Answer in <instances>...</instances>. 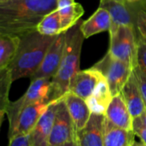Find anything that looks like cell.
<instances>
[{"instance_id":"1","label":"cell","mask_w":146,"mask_h":146,"mask_svg":"<svg viewBox=\"0 0 146 146\" xmlns=\"http://www.w3.org/2000/svg\"><path fill=\"white\" fill-rule=\"evenodd\" d=\"M57 0H8L0 3V34L21 37L37 30L42 19L56 9Z\"/></svg>"},{"instance_id":"2","label":"cell","mask_w":146,"mask_h":146,"mask_svg":"<svg viewBox=\"0 0 146 146\" xmlns=\"http://www.w3.org/2000/svg\"><path fill=\"white\" fill-rule=\"evenodd\" d=\"M82 21L80 20L74 26L66 31L64 51L60 68L56 74L51 79V92L50 103L63 98L68 92L69 85L74 75L80 70V54L84 34L80 29Z\"/></svg>"},{"instance_id":"3","label":"cell","mask_w":146,"mask_h":146,"mask_svg":"<svg viewBox=\"0 0 146 146\" xmlns=\"http://www.w3.org/2000/svg\"><path fill=\"white\" fill-rule=\"evenodd\" d=\"M55 37L43 35L37 30L20 37L17 52L9 65L13 81L31 78L40 67Z\"/></svg>"},{"instance_id":"4","label":"cell","mask_w":146,"mask_h":146,"mask_svg":"<svg viewBox=\"0 0 146 146\" xmlns=\"http://www.w3.org/2000/svg\"><path fill=\"white\" fill-rule=\"evenodd\" d=\"M51 92V79L37 78L31 80V84L22 97L14 102H9L6 116L9 121V132L11 131L17 121L21 110L32 104L44 102L50 104V95Z\"/></svg>"},{"instance_id":"5","label":"cell","mask_w":146,"mask_h":146,"mask_svg":"<svg viewBox=\"0 0 146 146\" xmlns=\"http://www.w3.org/2000/svg\"><path fill=\"white\" fill-rule=\"evenodd\" d=\"M138 33L133 27L122 26L110 36L108 51L116 59L126 62L133 68L137 66Z\"/></svg>"},{"instance_id":"6","label":"cell","mask_w":146,"mask_h":146,"mask_svg":"<svg viewBox=\"0 0 146 146\" xmlns=\"http://www.w3.org/2000/svg\"><path fill=\"white\" fill-rule=\"evenodd\" d=\"M92 68L99 71L106 79L113 97L121 93L133 70L131 66L116 59L109 51Z\"/></svg>"},{"instance_id":"7","label":"cell","mask_w":146,"mask_h":146,"mask_svg":"<svg viewBox=\"0 0 146 146\" xmlns=\"http://www.w3.org/2000/svg\"><path fill=\"white\" fill-rule=\"evenodd\" d=\"M99 7L105 9L110 15L111 27L109 31L110 36L115 34L118 28L122 26L136 28L137 12L139 9H142L140 3H121L114 0H100Z\"/></svg>"},{"instance_id":"8","label":"cell","mask_w":146,"mask_h":146,"mask_svg":"<svg viewBox=\"0 0 146 146\" xmlns=\"http://www.w3.org/2000/svg\"><path fill=\"white\" fill-rule=\"evenodd\" d=\"M72 140H76V129L62 98L56 101L55 120L49 140V146H57Z\"/></svg>"},{"instance_id":"9","label":"cell","mask_w":146,"mask_h":146,"mask_svg":"<svg viewBox=\"0 0 146 146\" xmlns=\"http://www.w3.org/2000/svg\"><path fill=\"white\" fill-rule=\"evenodd\" d=\"M65 36L66 31L62 33L56 35L49 47L44 60L38 68V69L35 72V74L30 78V80H34L37 78H49L52 79L57 73L63 51L65 46Z\"/></svg>"},{"instance_id":"10","label":"cell","mask_w":146,"mask_h":146,"mask_svg":"<svg viewBox=\"0 0 146 146\" xmlns=\"http://www.w3.org/2000/svg\"><path fill=\"white\" fill-rule=\"evenodd\" d=\"M48 103L38 102L24 107L17 118L14 128L9 132V140L16 136L29 135L48 109Z\"/></svg>"},{"instance_id":"11","label":"cell","mask_w":146,"mask_h":146,"mask_svg":"<svg viewBox=\"0 0 146 146\" xmlns=\"http://www.w3.org/2000/svg\"><path fill=\"white\" fill-rule=\"evenodd\" d=\"M105 115L92 113L86 125L76 132L79 146H104Z\"/></svg>"},{"instance_id":"12","label":"cell","mask_w":146,"mask_h":146,"mask_svg":"<svg viewBox=\"0 0 146 146\" xmlns=\"http://www.w3.org/2000/svg\"><path fill=\"white\" fill-rule=\"evenodd\" d=\"M103 74L92 67L80 70L72 79L68 92L86 100L93 93Z\"/></svg>"},{"instance_id":"13","label":"cell","mask_w":146,"mask_h":146,"mask_svg":"<svg viewBox=\"0 0 146 146\" xmlns=\"http://www.w3.org/2000/svg\"><path fill=\"white\" fill-rule=\"evenodd\" d=\"M56 110V101L50 103L48 109L29 134L31 146H49V140L55 120Z\"/></svg>"},{"instance_id":"14","label":"cell","mask_w":146,"mask_h":146,"mask_svg":"<svg viewBox=\"0 0 146 146\" xmlns=\"http://www.w3.org/2000/svg\"><path fill=\"white\" fill-rule=\"evenodd\" d=\"M105 117L115 126L125 129L133 130V116L121 94L114 96L105 112Z\"/></svg>"},{"instance_id":"15","label":"cell","mask_w":146,"mask_h":146,"mask_svg":"<svg viewBox=\"0 0 146 146\" xmlns=\"http://www.w3.org/2000/svg\"><path fill=\"white\" fill-rule=\"evenodd\" d=\"M121 95L133 118L139 117L145 112V105L133 70L121 91Z\"/></svg>"},{"instance_id":"16","label":"cell","mask_w":146,"mask_h":146,"mask_svg":"<svg viewBox=\"0 0 146 146\" xmlns=\"http://www.w3.org/2000/svg\"><path fill=\"white\" fill-rule=\"evenodd\" d=\"M63 99L74 121L76 132L82 129L88 122L92 115V111L86 103V100L70 92H68L63 96Z\"/></svg>"},{"instance_id":"17","label":"cell","mask_w":146,"mask_h":146,"mask_svg":"<svg viewBox=\"0 0 146 146\" xmlns=\"http://www.w3.org/2000/svg\"><path fill=\"white\" fill-rule=\"evenodd\" d=\"M110 27L111 18L110 13L105 9L99 7L91 17L81 22L80 29L85 38H88L99 33L110 31Z\"/></svg>"},{"instance_id":"18","label":"cell","mask_w":146,"mask_h":146,"mask_svg":"<svg viewBox=\"0 0 146 146\" xmlns=\"http://www.w3.org/2000/svg\"><path fill=\"white\" fill-rule=\"evenodd\" d=\"M113 95L106 79L104 77L98 82L93 93L86 99V103L92 113L105 115V112L112 100Z\"/></svg>"},{"instance_id":"19","label":"cell","mask_w":146,"mask_h":146,"mask_svg":"<svg viewBox=\"0 0 146 146\" xmlns=\"http://www.w3.org/2000/svg\"><path fill=\"white\" fill-rule=\"evenodd\" d=\"M56 10L63 32L74 26L85 13L82 5L74 0H57Z\"/></svg>"},{"instance_id":"20","label":"cell","mask_w":146,"mask_h":146,"mask_svg":"<svg viewBox=\"0 0 146 146\" xmlns=\"http://www.w3.org/2000/svg\"><path fill=\"white\" fill-rule=\"evenodd\" d=\"M135 136L133 130L121 129L105 119L104 146H132Z\"/></svg>"},{"instance_id":"21","label":"cell","mask_w":146,"mask_h":146,"mask_svg":"<svg viewBox=\"0 0 146 146\" xmlns=\"http://www.w3.org/2000/svg\"><path fill=\"white\" fill-rule=\"evenodd\" d=\"M20 44V37L0 34V69L9 67Z\"/></svg>"},{"instance_id":"22","label":"cell","mask_w":146,"mask_h":146,"mask_svg":"<svg viewBox=\"0 0 146 146\" xmlns=\"http://www.w3.org/2000/svg\"><path fill=\"white\" fill-rule=\"evenodd\" d=\"M37 31L43 35L50 37H56L63 32L60 16L56 9L46 15L42 19L38 25Z\"/></svg>"},{"instance_id":"23","label":"cell","mask_w":146,"mask_h":146,"mask_svg":"<svg viewBox=\"0 0 146 146\" xmlns=\"http://www.w3.org/2000/svg\"><path fill=\"white\" fill-rule=\"evenodd\" d=\"M11 73L8 68L0 69V120L3 121L7 107L9 104V93L11 84L13 83Z\"/></svg>"},{"instance_id":"24","label":"cell","mask_w":146,"mask_h":146,"mask_svg":"<svg viewBox=\"0 0 146 146\" xmlns=\"http://www.w3.org/2000/svg\"><path fill=\"white\" fill-rule=\"evenodd\" d=\"M137 66L146 74V40L138 34Z\"/></svg>"},{"instance_id":"25","label":"cell","mask_w":146,"mask_h":146,"mask_svg":"<svg viewBox=\"0 0 146 146\" xmlns=\"http://www.w3.org/2000/svg\"><path fill=\"white\" fill-rule=\"evenodd\" d=\"M137 33L146 40V10L139 9L136 15Z\"/></svg>"},{"instance_id":"26","label":"cell","mask_w":146,"mask_h":146,"mask_svg":"<svg viewBox=\"0 0 146 146\" xmlns=\"http://www.w3.org/2000/svg\"><path fill=\"white\" fill-rule=\"evenodd\" d=\"M133 131L136 136L146 145V125L141 120L140 116L133 118Z\"/></svg>"},{"instance_id":"27","label":"cell","mask_w":146,"mask_h":146,"mask_svg":"<svg viewBox=\"0 0 146 146\" xmlns=\"http://www.w3.org/2000/svg\"><path fill=\"white\" fill-rule=\"evenodd\" d=\"M133 73H134L136 79L138 80V83H139V88H140V91L142 93V97H143L146 109V74L139 69V68L138 66H136L133 68Z\"/></svg>"},{"instance_id":"28","label":"cell","mask_w":146,"mask_h":146,"mask_svg":"<svg viewBox=\"0 0 146 146\" xmlns=\"http://www.w3.org/2000/svg\"><path fill=\"white\" fill-rule=\"evenodd\" d=\"M9 146H31L29 135L16 136L9 139Z\"/></svg>"},{"instance_id":"29","label":"cell","mask_w":146,"mask_h":146,"mask_svg":"<svg viewBox=\"0 0 146 146\" xmlns=\"http://www.w3.org/2000/svg\"><path fill=\"white\" fill-rule=\"evenodd\" d=\"M57 146H79L78 143L76 140H72V141H68V142H65L63 144H61Z\"/></svg>"},{"instance_id":"30","label":"cell","mask_w":146,"mask_h":146,"mask_svg":"<svg viewBox=\"0 0 146 146\" xmlns=\"http://www.w3.org/2000/svg\"><path fill=\"white\" fill-rule=\"evenodd\" d=\"M132 146H146L145 144H144L142 141H140V142H137V141H134V143L133 144V145Z\"/></svg>"},{"instance_id":"31","label":"cell","mask_w":146,"mask_h":146,"mask_svg":"<svg viewBox=\"0 0 146 146\" xmlns=\"http://www.w3.org/2000/svg\"><path fill=\"white\" fill-rule=\"evenodd\" d=\"M140 4L142 6V9L146 10V0H143L142 2H140Z\"/></svg>"},{"instance_id":"32","label":"cell","mask_w":146,"mask_h":146,"mask_svg":"<svg viewBox=\"0 0 146 146\" xmlns=\"http://www.w3.org/2000/svg\"><path fill=\"white\" fill-rule=\"evenodd\" d=\"M143 0H127L128 3H140L142 2Z\"/></svg>"},{"instance_id":"33","label":"cell","mask_w":146,"mask_h":146,"mask_svg":"<svg viewBox=\"0 0 146 146\" xmlns=\"http://www.w3.org/2000/svg\"><path fill=\"white\" fill-rule=\"evenodd\" d=\"M114 1H118V2H121V3H127V0H114Z\"/></svg>"},{"instance_id":"34","label":"cell","mask_w":146,"mask_h":146,"mask_svg":"<svg viewBox=\"0 0 146 146\" xmlns=\"http://www.w3.org/2000/svg\"><path fill=\"white\" fill-rule=\"evenodd\" d=\"M6 1H8V0H0V3H3V2H6Z\"/></svg>"}]
</instances>
